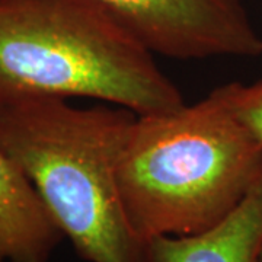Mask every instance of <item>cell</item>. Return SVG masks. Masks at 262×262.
I'll list each match as a JSON object with an SVG mask.
<instances>
[{
  "label": "cell",
  "mask_w": 262,
  "mask_h": 262,
  "mask_svg": "<svg viewBox=\"0 0 262 262\" xmlns=\"http://www.w3.org/2000/svg\"><path fill=\"white\" fill-rule=\"evenodd\" d=\"M136 117L117 105L76 108L53 96L0 101V150L32 182L84 261L147 262L117 177Z\"/></svg>",
  "instance_id": "1"
},
{
  "label": "cell",
  "mask_w": 262,
  "mask_h": 262,
  "mask_svg": "<svg viewBox=\"0 0 262 262\" xmlns=\"http://www.w3.org/2000/svg\"><path fill=\"white\" fill-rule=\"evenodd\" d=\"M262 173V146L234 118L222 86L175 111L137 115L118 162L133 230L188 236L222 222Z\"/></svg>",
  "instance_id": "2"
},
{
  "label": "cell",
  "mask_w": 262,
  "mask_h": 262,
  "mask_svg": "<svg viewBox=\"0 0 262 262\" xmlns=\"http://www.w3.org/2000/svg\"><path fill=\"white\" fill-rule=\"evenodd\" d=\"M29 95L137 115L185 105L153 53L94 0H0V101Z\"/></svg>",
  "instance_id": "3"
},
{
  "label": "cell",
  "mask_w": 262,
  "mask_h": 262,
  "mask_svg": "<svg viewBox=\"0 0 262 262\" xmlns=\"http://www.w3.org/2000/svg\"><path fill=\"white\" fill-rule=\"evenodd\" d=\"M153 54L178 60L258 57L262 37L244 0H94Z\"/></svg>",
  "instance_id": "4"
},
{
  "label": "cell",
  "mask_w": 262,
  "mask_h": 262,
  "mask_svg": "<svg viewBox=\"0 0 262 262\" xmlns=\"http://www.w3.org/2000/svg\"><path fill=\"white\" fill-rule=\"evenodd\" d=\"M262 249V173L222 222L188 236L146 242L147 262H256Z\"/></svg>",
  "instance_id": "5"
},
{
  "label": "cell",
  "mask_w": 262,
  "mask_h": 262,
  "mask_svg": "<svg viewBox=\"0 0 262 262\" xmlns=\"http://www.w3.org/2000/svg\"><path fill=\"white\" fill-rule=\"evenodd\" d=\"M63 239L32 182L0 150V262H51Z\"/></svg>",
  "instance_id": "6"
},
{
  "label": "cell",
  "mask_w": 262,
  "mask_h": 262,
  "mask_svg": "<svg viewBox=\"0 0 262 262\" xmlns=\"http://www.w3.org/2000/svg\"><path fill=\"white\" fill-rule=\"evenodd\" d=\"M222 91L234 118L262 146V80L252 84H222Z\"/></svg>",
  "instance_id": "7"
},
{
  "label": "cell",
  "mask_w": 262,
  "mask_h": 262,
  "mask_svg": "<svg viewBox=\"0 0 262 262\" xmlns=\"http://www.w3.org/2000/svg\"><path fill=\"white\" fill-rule=\"evenodd\" d=\"M256 262H262V249H261V252H259V256H258Z\"/></svg>",
  "instance_id": "8"
}]
</instances>
